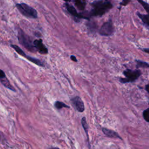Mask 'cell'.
<instances>
[{"label": "cell", "instance_id": "cell-1", "mask_svg": "<svg viewBox=\"0 0 149 149\" xmlns=\"http://www.w3.org/2000/svg\"><path fill=\"white\" fill-rule=\"evenodd\" d=\"M91 10L88 13L89 16H101L109 11L113 5L108 1H95L91 3Z\"/></svg>", "mask_w": 149, "mask_h": 149}, {"label": "cell", "instance_id": "cell-2", "mask_svg": "<svg viewBox=\"0 0 149 149\" xmlns=\"http://www.w3.org/2000/svg\"><path fill=\"white\" fill-rule=\"evenodd\" d=\"M17 38L19 43L27 50L30 51V52H34L37 51L36 47L33 44V42L32 41L31 37L27 35L20 29L18 30Z\"/></svg>", "mask_w": 149, "mask_h": 149}, {"label": "cell", "instance_id": "cell-3", "mask_svg": "<svg viewBox=\"0 0 149 149\" xmlns=\"http://www.w3.org/2000/svg\"><path fill=\"white\" fill-rule=\"evenodd\" d=\"M16 6L22 15L33 19H36L37 17V12L30 5L25 3H16Z\"/></svg>", "mask_w": 149, "mask_h": 149}, {"label": "cell", "instance_id": "cell-4", "mask_svg": "<svg viewBox=\"0 0 149 149\" xmlns=\"http://www.w3.org/2000/svg\"><path fill=\"white\" fill-rule=\"evenodd\" d=\"M123 74L125 75V78H120L119 81L122 83H132L136 81L141 74V72L140 70H131L126 69L123 71Z\"/></svg>", "mask_w": 149, "mask_h": 149}, {"label": "cell", "instance_id": "cell-5", "mask_svg": "<svg viewBox=\"0 0 149 149\" xmlns=\"http://www.w3.org/2000/svg\"><path fill=\"white\" fill-rule=\"evenodd\" d=\"M114 31V27L111 19L105 22L99 30V33L102 36H111Z\"/></svg>", "mask_w": 149, "mask_h": 149}, {"label": "cell", "instance_id": "cell-6", "mask_svg": "<svg viewBox=\"0 0 149 149\" xmlns=\"http://www.w3.org/2000/svg\"><path fill=\"white\" fill-rule=\"evenodd\" d=\"M65 6H66V8L67 9V10L69 12V13L72 16H73L74 18H75V21L76 22H79V19H81V18H84L85 19V17H84V16L83 15L82 13H79L76 9H75V8L68 3H65Z\"/></svg>", "mask_w": 149, "mask_h": 149}, {"label": "cell", "instance_id": "cell-7", "mask_svg": "<svg viewBox=\"0 0 149 149\" xmlns=\"http://www.w3.org/2000/svg\"><path fill=\"white\" fill-rule=\"evenodd\" d=\"M71 101L74 107V108L77 111L80 112H83L84 111L85 109L83 101L80 98V97L78 96H76L71 100Z\"/></svg>", "mask_w": 149, "mask_h": 149}, {"label": "cell", "instance_id": "cell-8", "mask_svg": "<svg viewBox=\"0 0 149 149\" xmlns=\"http://www.w3.org/2000/svg\"><path fill=\"white\" fill-rule=\"evenodd\" d=\"M33 44L37 51L41 54H48V49L42 42V39H36L34 40Z\"/></svg>", "mask_w": 149, "mask_h": 149}, {"label": "cell", "instance_id": "cell-9", "mask_svg": "<svg viewBox=\"0 0 149 149\" xmlns=\"http://www.w3.org/2000/svg\"><path fill=\"white\" fill-rule=\"evenodd\" d=\"M0 81H1V83L2 84V85L4 86L7 88H8V89H9V90H12L13 91H16L15 88L10 84L9 81L6 78L5 73L3 72V71L2 70H1Z\"/></svg>", "mask_w": 149, "mask_h": 149}, {"label": "cell", "instance_id": "cell-10", "mask_svg": "<svg viewBox=\"0 0 149 149\" xmlns=\"http://www.w3.org/2000/svg\"><path fill=\"white\" fill-rule=\"evenodd\" d=\"M102 130L103 133L107 136H108L109 137H111V138H119V139H122L117 132H115V131H113L112 130L103 127L102 129Z\"/></svg>", "mask_w": 149, "mask_h": 149}, {"label": "cell", "instance_id": "cell-11", "mask_svg": "<svg viewBox=\"0 0 149 149\" xmlns=\"http://www.w3.org/2000/svg\"><path fill=\"white\" fill-rule=\"evenodd\" d=\"M137 15L142 20L143 23L147 26L149 27V14H141L139 12H137Z\"/></svg>", "mask_w": 149, "mask_h": 149}, {"label": "cell", "instance_id": "cell-12", "mask_svg": "<svg viewBox=\"0 0 149 149\" xmlns=\"http://www.w3.org/2000/svg\"><path fill=\"white\" fill-rule=\"evenodd\" d=\"M25 58H26L27 59H28L29 61L34 63V64L38 65V66H44L43 63L38 59H37V58H33V57H31L29 55H27L25 56Z\"/></svg>", "mask_w": 149, "mask_h": 149}, {"label": "cell", "instance_id": "cell-13", "mask_svg": "<svg viewBox=\"0 0 149 149\" xmlns=\"http://www.w3.org/2000/svg\"><path fill=\"white\" fill-rule=\"evenodd\" d=\"M10 46L12 47V48H13L16 51V52L17 54H19V55L25 58V56H26V54L19 46H17V45H15V44H12Z\"/></svg>", "mask_w": 149, "mask_h": 149}, {"label": "cell", "instance_id": "cell-14", "mask_svg": "<svg viewBox=\"0 0 149 149\" xmlns=\"http://www.w3.org/2000/svg\"><path fill=\"white\" fill-rule=\"evenodd\" d=\"M76 6L80 10H84L86 6V2L83 1H75L74 2Z\"/></svg>", "mask_w": 149, "mask_h": 149}, {"label": "cell", "instance_id": "cell-15", "mask_svg": "<svg viewBox=\"0 0 149 149\" xmlns=\"http://www.w3.org/2000/svg\"><path fill=\"white\" fill-rule=\"evenodd\" d=\"M54 105H55V107L58 109H62V108H69V106H68V105L64 104L63 102H61V101H56L54 104Z\"/></svg>", "mask_w": 149, "mask_h": 149}, {"label": "cell", "instance_id": "cell-16", "mask_svg": "<svg viewBox=\"0 0 149 149\" xmlns=\"http://www.w3.org/2000/svg\"><path fill=\"white\" fill-rule=\"evenodd\" d=\"M137 68H149V63L142 61L140 60H136Z\"/></svg>", "mask_w": 149, "mask_h": 149}, {"label": "cell", "instance_id": "cell-17", "mask_svg": "<svg viewBox=\"0 0 149 149\" xmlns=\"http://www.w3.org/2000/svg\"><path fill=\"white\" fill-rule=\"evenodd\" d=\"M81 125H82V126L88 137V134H87V132H88V125L87 123V121H86V119L85 117H83L82 119H81Z\"/></svg>", "mask_w": 149, "mask_h": 149}, {"label": "cell", "instance_id": "cell-18", "mask_svg": "<svg viewBox=\"0 0 149 149\" xmlns=\"http://www.w3.org/2000/svg\"><path fill=\"white\" fill-rule=\"evenodd\" d=\"M143 116L144 119L147 122H149V108L146 109L143 112Z\"/></svg>", "mask_w": 149, "mask_h": 149}, {"label": "cell", "instance_id": "cell-19", "mask_svg": "<svg viewBox=\"0 0 149 149\" xmlns=\"http://www.w3.org/2000/svg\"><path fill=\"white\" fill-rule=\"evenodd\" d=\"M138 2L141 3V5H142V6L144 8V9L146 10V11L147 12V14H149V4L147 3V2L143 1H140L139 0Z\"/></svg>", "mask_w": 149, "mask_h": 149}, {"label": "cell", "instance_id": "cell-20", "mask_svg": "<svg viewBox=\"0 0 149 149\" xmlns=\"http://www.w3.org/2000/svg\"><path fill=\"white\" fill-rule=\"evenodd\" d=\"M129 2H130V1H123L122 2H120V5H124V6H125V5H126Z\"/></svg>", "mask_w": 149, "mask_h": 149}, {"label": "cell", "instance_id": "cell-21", "mask_svg": "<svg viewBox=\"0 0 149 149\" xmlns=\"http://www.w3.org/2000/svg\"><path fill=\"white\" fill-rule=\"evenodd\" d=\"M70 58V59H71L72 61H74V62H77V59H76V58L75 56H74V55H71Z\"/></svg>", "mask_w": 149, "mask_h": 149}, {"label": "cell", "instance_id": "cell-22", "mask_svg": "<svg viewBox=\"0 0 149 149\" xmlns=\"http://www.w3.org/2000/svg\"><path fill=\"white\" fill-rule=\"evenodd\" d=\"M142 50L145 52H147V53H149V48H143L142 49Z\"/></svg>", "mask_w": 149, "mask_h": 149}, {"label": "cell", "instance_id": "cell-23", "mask_svg": "<svg viewBox=\"0 0 149 149\" xmlns=\"http://www.w3.org/2000/svg\"><path fill=\"white\" fill-rule=\"evenodd\" d=\"M50 149H59V148H57V147H54V148H51Z\"/></svg>", "mask_w": 149, "mask_h": 149}]
</instances>
